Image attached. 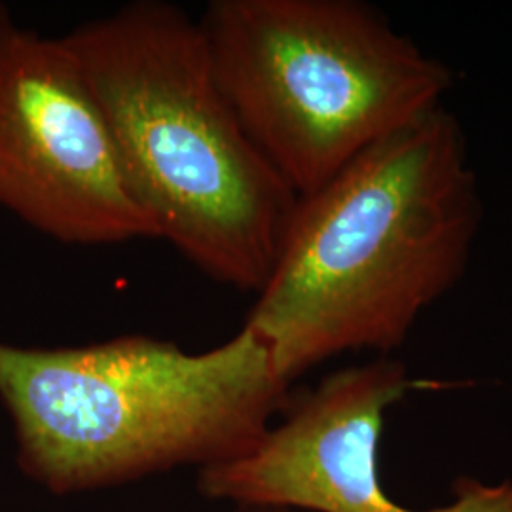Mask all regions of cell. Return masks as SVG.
Masks as SVG:
<instances>
[{
    "label": "cell",
    "instance_id": "obj_1",
    "mask_svg": "<svg viewBox=\"0 0 512 512\" xmlns=\"http://www.w3.org/2000/svg\"><path fill=\"white\" fill-rule=\"evenodd\" d=\"M480 222L463 131L440 107L298 198L245 325L287 384L344 351L399 348L465 274Z\"/></svg>",
    "mask_w": 512,
    "mask_h": 512
},
{
    "label": "cell",
    "instance_id": "obj_2",
    "mask_svg": "<svg viewBox=\"0 0 512 512\" xmlns=\"http://www.w3.org/2000/svg\"><path fill=\"white\" fill-rule=\"evenodd\" d=\"M63 38L160 239L217 283L258 293L298 196L220 92L200 21L165 0H133Z\"/></svg>",
    "mask_w": 512,
    "mask_h": 512
},
{
    "label": "cell",
    "instance_id": "obj_3",
    "mask_svg": "<svg viewBox=\"0 0 512 512\" xmlns=\"http://www.w3.org/2000/svg\"><path fill=\"white\" fill-rule=\"evenodd\" d=\"M289 385L247 325L203 353L148 336L59 349L0 342L19 461L59 494L241 458L287 410Z\"/></svg>",
    "mask_w": 512,
    "mask_h": 512
},
{
    "label": "cell",
    "instance_id": "obj_4",
    "mask_svg": "<svg viewBox=\"0 0 512 512\" xmlns=\"http://www.w3.org/2000/svg\"><path fill=\"white\" fill-rule=\"evenodd\" d=\"M198 21L220 92L298 198L444 107L454 84L361 0H211Z\"/></svg>",
    "mask_w": 512,
    "mask_h": 512
},
{
    "label": "cell",
    "instance_id": "obj_5",
    "mask_svg": "<svg viewBox=\"0 0 512 512\" xmlns=\"http://www.w3.org/2000/svg\"><path fill=\"white\" fill-rule=\"evenodd\" d=\"M0 205L69 245L160 239L129 194L107 120L63 37L0 4Z\"/></svg>",
    "mask_w": 512,
    "mask_h": 512
},
{
    "label": "cell",
    "instance_id": "obj_6",
    "mask_svg": "<svg viewBox=\"0 0 512 512\" xmlns=\"http://www.w3.org/2000/svg\"><path fill=\"white\" fill-rule=\"evenodd\" d=\"M418 387L401 363L378 359L338 370L289 403L255 448L203 467L200 490L253 509L315 512H512V484L461 480L452 505L412 511L382 488L378 448L385 412Z\"/></svg>",
    "mask_w": 512,
    "mask_h": 512
},
{
    "label": "cell",
    "instance_id": "obj_7",
    "mask_svg": "<svg viewBox=\"0 0 512 512\" xmlns=\"http://www.w3.org/2000/svg\"><path fill=\"white\" fill-rule=\"evenodd\" d=\"M256 511H260V512H289V511H272V509H256Z\"/></svg>",
    "mask_w": 512,
    "mask_h": 512
}]
</instances>
